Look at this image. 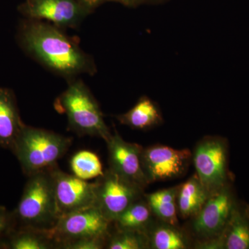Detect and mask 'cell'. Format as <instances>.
<instances>
[{"label": "cell", "mask_w": 249, "mask_h": 249, "mask_svg": "<svg viewBox=\"0 0 249 249\" xmlns=\"http://www.w3.org/2000/svg\"><path fill=\"white\" fill-rule=\"evenodd\" d=\"M19 39L23 48L34 60L68 80L81 74L96 73L92 57L53 24L28 19L21 28Z\"/></svg>", "instance_id": "1"}, {"label": "cell", "mask_w": 249, "mask_h": 249, "mask_svg": "<svg viewBox=\"0 0 249 249\" xmlns=\"http://www.w3.org/2000/svg\"><path fill=\"white\" fill-rule=\"evenodd\" d=\"M55 108L67 116L70 129L80 136L97 137L107 142L111 136L99 105L81 80H69L68 86L55 101Z\"/></svg>", "instance_id": "2"}, {"label": "cell", "mask_w": 249, "mask_h": 249, "mask_svg": "<svg viewBox=\"0 0 249 249\" xmlns=\"http://www.w3.org/2000/svg\"><path fill=\"white\" fill-rule=\"evenodd\" d=\"M71 144L70 137L24 124L12 152L29 177L55 167Z\"/></svg>", "instance_id": "3"}, {"label": "cell", "mask_w": 249, "mask_h": 249, "mask_svg": "<svg viewBox=\"0 0 249 249\" xmlns=\"http://www.w3.org/2000/svg\"><path fill=\"white\" fill-rule=\"evenodd\" d=\"M16 214L29 229L47 230L55 225L59 215L50 169L29 176Z\"/></svg>", "instance_id": "4"}, {"label": "cell", "mask_w": 249, "mask_h": 249, "mask_svg": "<svg viewBox=\"0 0 249 249\" xmlns=\"http://www.w3.org/2000/svg\"><path fill=\"white\" fill-rule=\"evenodd\" d=\"M111 223L94 205L62 216L53 227L45 231L49 238L62 244L80 239H107Z\"/></svg>", "instance_id": "5"}, {"label": "cell", "mask_w": 249, "mask_h": 249, "mask_svg": "<svg viewBox=\"0 0 249 249\" xmlns=\"http://www.w3.org/2000/svg\"><path fill=\"white\" fill-rule=\"evenodd\" d=\"M96 206L111 223L143 196V188L108 169L97 178Z\"/></svg>", "instance_id": "6"}, {"label": "cell", "mask_w": 249, "mask_h": 249, "mask_svg": "<svg viewBox=\"0 0 249 249\" xmlns=\"http://www.w3.org/2000/svg\"><path fill=\"white\" fill-rule=\"evenodd\" d=\"M192 158L196 175L210 195L225 186L227 148L222 139L204 137L196 145Z\"/></svg>", "instance_id": "7"}, {"label": "cell", "mask_w": 249, "mask_h": 249, "mask_svg": "<svg viewBox=\"0 0 249 249\" xmlns=\"http://www.w3.org/2000/svg\"><path fill=\"white\" fill-rule=\"evenodd\" d=\"M50 172L59 218L96 204L95 182L64 173L56 165Z\"/></svg>", "instance_id": "8"}, {"label": "cell", "mask_w": 249, "mask_h": 249, "mask_svg": "<svg viewBox=\"0 0 249 249\" xmlns=\"http://www.w3.org/2000/svg\"><path fill=\"white\" fill-rule=\"evenodd\" d=\"M188 149L156 145L142 150V165L149 183L168 181L184 174L192 159Z\"/></svg>", "instance_id": "9"}, {"label": "cell", "mask_w": 249, "mask_h": 249, "mask_svg": "<svg viewBox=\"0 0 249 249\" xmlns=\"http://www.w3.org/2000/svg\"><path fill=\"white\" fill-rule=\"evenodd\" d=\"M19 9L27 19L44 21L62 29L78 27L90 14L78 0H26Z\"/></svg>", "instance_id": "10"}, {"label": "cell", "mask_w": 249, "mask_h": 249, "mask_svg": "<svg viewBox=\"0 0 249 249\" xmlns=\"http://www.w3.org/2000/svg\"><path fill=\"white\" fill-rule=\"evenodd\" d=\"M233 208L227 187L213 193L193 219V232L204 241L217 237L227 227Z\"/></svg>", "instance_id": "11"}, {"label": "cell", "mask_w": 249, "mask_h": 249, "mask_svg": "<svg viewBox=\"0 0 249 249\" xmlns=\"http://www.w3.org/2000/svg\"><path fill=\"white\" fill-rule=\"evenodd\" d=\"M106 143L109 169L144 189L150 183L142 168V147L126 142L116 131Z\"/></svg>", "instance_id": "12"}, {"label": "cell", "mask_w": 249, "mask_h": 249, "mask_svg": "<svg viewBox=\"0 0 249 249\" xmlns=\"http://www.w3.org/2000/svg\"><path fill=\"white\" fill-rule=\"evenodd\" d=\"M200 249H249V224L239 211H232L227 227L219 236L203 241Z\"/></svg>", "instance_id": "13"}, {"label": "cell", "mask_w": 249, "mask_h": 249, "mask_svg": "<svg viewBox=\"0 0 249 249\" xmlns=\"http://www.w3.org/2000/svg\"><path fill=\"white\" fill-rule=\"evenodd\" d=\"M23 124L14 93L0 88V147L12 150Z\"/></svg>", "instance_id": "14"}, {"label": "cell", "mask_w": 249, "mask_h": 249, "mask_svg": "<svg viewBox=\"0 0 249 249\" xmlns=\"http://www.w3.org/2000/svg\"><path fill=\"white\" fill-rule=\"evenodd\" d=\"M116 118L121 124L139 130L152 128L163 121L160 107L147 96H142L133 107Z\"/></svg>", "instance_id": "15"}, {"label": "cell", "mask_w": 249, "mask_h": 249, "mask_svg": "<svg viewBox=\"0 0 249 249\" xmlns=\"http://www.w3.org/2000/svg\"><path fill=\"white\" fill-rule=\"evenodd\" d=\"M210 196L197 175H195L178 186V214L184 219L195 217L202 209Z\"/></svg>", "instance_id": "16"}, {"label": "cell", "mask_w": 249, "mask_h": 249, "mask_svg": "<svg viewBox=\"0 0 249 249\" xmlns=\"http://www.w3.org/2000/svg\"><path fill=\"white\" fill-rule=\"evenodd\" d=\"M178 188L173 187L145 196L153 214L162 222L173 226L178 224Z\"/></svg>", "instance_id": "17"}, {"label": "cell", "mask_w": 249, "mask_h": 249, "mask_svg": "<svg viewBox=\"0 0 249 249\" xmlns=\"http://www.w3.org/2000/svg\"><path fill=\"white\" fill-rule=\"evenodd\" d=\"M151 209L146 200L142 197L134 201L114 221L119 229L146 232L152 224Z\"/></svg>", "instance_id": "18"}, {"label": "cell", "mask_w": 249, "mask_h": 249, "mask_svg": "<svg viewBox=\"0 0 249 249\" xmlns=\"http://www.w3.org/2000/svg\"><path fill=\"white\" fill-rule=\"evenodd\" d=\"M149 247L154 249H185L188 247V240L176 226L163 224L147 231Z\"/></svg>", "instance_id": "19"}, {"label": "cell", "mask_w": 249, "mask_h": 249, "mask_svg": "<svg viewBox=\"0 0 249 249\" xmlns=\"http://www.w3.org/2000/svg\"><path fill=\"white\" fill-rule=\"evenodd\" d=\"M70 166L73 175L85 181L99 178L104 173L99 157L89 150L76 152L70 160Z\"/></svg>", "instance_id": "20"}, {"label": "cell", "mask_w": 249, "mask_h": 249, "mask_svg": "<svg viewBox=\"0 0 249 249\" xmlns=\"http://www.w3.org/2000/svg\"><path fill=\"white\" fill-rule=\"evenodd\" d=\"M106 248L144 249L150 247L146 232L118 229L117 232L109 237Z\"/></svg>", "instance_id": "21"}, {"label": "cell", "mask_w": 249, "mask_h": 249, "mask_svg": "<svg viewBox=\"0 0 249 249\" xmlns=\"http://www.w3.org/2000/svg\"><path fill=\"white\" fill-rule=\"evenodd\" d=\"M27 230L17 232L10 242V248L13 249H47L52 245L49 236L43 230L27 228Z\"/></svg>", "instance_id": "22"}, {"label": "cell", "mask_w": 249, "mask_h": 249, "mask_svg": "<svg viewBox=\"0 0 249 249\" xmlns=\"http://www.w3.org/2000/svg\"><path fill=\"white\" fill-rule=\"evenodd\" d=\"M107 239L86 238L71 241L62 244V249H101L105 246Z\"/></svg>", "instance_id": "23"}, {"label": "cell", "mask_w": 249, "mask_h": 249, "mask_svg": "<svg viewBox=\"0 0 249 249\" xmlns=\"http://www.w3.org/2000/svg\"><path fill=\"white\" fill-rule=\"evenodd\" d=\"M11 215L6 208L0 206V236L9 230L11 225Z\"/></svg>", "instance_id": "24"}, {"label": "cell", "mask_w": 249, "mask_h": 249, "mask_svg": "<svg viewBox=\"0 0 249 249\" xmlns=\"http://www.w3.org/2000/svg\"><path fill=\"white\" fill-rule=\"evenodd\" d=\"M78 1L91 14L101 5L109 1H115V0H78Z\"/></svg>", "instance_id": "25"}, {"label": "cell", "mask_w": 249, "mask_h": 249, "mask_svg": "<svg viewBox=\"0 0 249 249\" xmlns=\"http://www.w3.org/2000/svg\"><path fill=\"white\" fill-rule=\"evenodd\" d=\"M115 1L129 8L137 7L142 4V0H115Z\"/></svg>", "instance_id": "26"}, {"label": "cell", "mask_w": 249, "mask_h": 249, "mask_svg": "<svg viewBox=\"0 0 249 249\" xmlns=\"http://www.w3.org/2000/svg\"><path fill=\"white\" fill-rule=\"evenodd\" d=\"M142 4L158 5L164 4L170 0H142Z\"/></svg>", "instance_id": "27"}, {"label": "cell", "mask_w": 249, "mask_h": 249, "mask_svg": "<svg viewBox=\"0 0 249 249\" xmlns=\"http://www.w3.org/2000/svg\"><path fill=\"white\" fill-rule=\"evenodd\" d=\"M247 214H248L249 217V208L248 210H247Z\"/></svg>", "instance_id": "28"}]
</instances>
